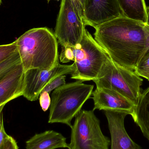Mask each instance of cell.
<instances>
[{
  "label": "cell",
  "mask_w": 149,
  "mask_h": 149,
  "mask_svg": "<svg viewBox=\"0 0 149 149\" xmlns=\"http://www.w3.org/2000/svg\"><path fill=\"white\" fill-rule=\"evenodd\" d=\"M74 70L73 64L70 65L58 63L50 70L33 69L24 72L23 96L28 100H37L43 88L56 77L71 74Z\"/></svg>",
  "instance_id": "ba28073f"
},
{
  "label": "cell",
  "mask_w": 149,
  "mask_h": 149,
  "mask_svg": "<svg viewBox=\"0 0 149 149\" xmlns=\"http://www.w3.org/2000/svg\"><path fill=\"white\" fill-rule=\"evenodd\" d=\"M5 105L0 107V148L3 143L5 138H7L8 135L7 134L4 130L3 126V110Z\"/></svg>",
  "instance_id": "7402d4cb"
},
{
  "label": "cell",
  "mask_w": 149,
  "mask_h": 149,
  "mask_svg": "<svg viewBox=\"0 0 149 149\" xmlns=\"http://www.w3.org/2000/svg\"><path fill=\"white\" fill-rule=\"evenodd\" d=\"M123 15L117 0H86L85 25L94 28Z\"/></svg>",
  "instance_id": "9c48e42d"
},
{
  "label": "cell",
  "mask_w": 149,
  "mask_h": 149,
  "mask_svg": "<svg viewBox=\"0 0 149 149\" xmlns=\"http://www.w3.org/2000/svg\"><path fill=\"white\" fill-rule=\"evenodd\" d=\"M0 149H18L17 143L13 137L8 135L3 141Z\"/></svg>",
  "instance_id": "603a6c76"
},
{
  "label": "cell",
  "mask_w": 149,
  "mask_h": 149,
  "mask_svg": "<svg viewBox=\"0 0 149 149\" xmlns=\"http://www.w3.org/2000/svg\"><path fill=\"white\" fill-rule=\"evenodd\" d=\"M2 0H0V5H1V3Z\"/></svg>",
  "instance_id": "4316f807"
},
{
  "label": "cell",
  "mask_w": 149,
  "mask_h": 149,
  "mask_svg": "<svg viewBox=\"0 0 149 149\" xmlns=\"http://www.w3.org/2000/svg\"><path fill=\"white\" fill-rule=\"evenodd\" d=\"M47 1H48V2L49 3V2L50 1H51V0H47ZM56 1H59V0H56Z\"/></svg>",
  "instance_id": "484cf974"
},
{
  "label": "cell",
  "mask_w": 149,
  "mask_h": 149,
  "mask_svg": "<svg viewBox=\"0 0 149 149\" xmlns=\"http://www.w3.org/2000/svg\"><path fill=\"white\" fill-rule=\"evenodd\" d=\"M93 110L124 111L133 113L136 105L130 100L117 91L110 88L96 87L93 92Z\"/></svg>",
  "instance_id": "8fae6325"
},
{
  "label": "cell",
  "mask_w": 149,
  "mask_h": 149,
  "mask_svg": "<svg viewBox=\"0 0 149 149\" xmlns=\"http://www.w3.org/2000/svg\"><path fill=\"white\" fill-rule=\"evenodd\" d=\"M144 29H145V32H146V34H147V36H148L149 40V26L147 25V24H145Z\"/></svg>",
  "instance_id": "cb8c5ba5"
},
{
  "label": "cell",
  "mask_w": 149,
  "mask_h": 149,
  "mask_svg": "<svg viewBox=\"0 0 149 149\" xmlns=\"http://www.w3.org/2000/svg\"><path fill=\"white\" fill-rule=\"evenodd\" d=\"M15 42L11 43L0 45V63L17 52Z\"/></svg>",
  "instance_id": "ac0fdd59"
},
{
  "label": "cell",
  "mask_w": 149,
  "mask_h": 149,
  "mask_svg": "<svg viewBox=\"0 0 149 149\" xmlns=\"http://www.w3.org/2000/svg\"><path fill=\"white\" fill-rule=\"evenodd\" d=\"M131 116L149 141V87L141 93Z\"/></svg>",
  "instance_id": "5bb4252c"
},
{
  "label": "cell",
  "mask_w": 149,
  "mask_h": 149,
  "mask_svg": "<svg viewBox=\"0 0 149 149\" xmlns=\"http://www.w3.org/2000/svg\"><path fill=\"white\" fill-rule=\"evenodd\" d=\"M50 94L46 92H42L39 95V102L43 111H47L51 105V98Z\"/></svg>",
  "instance_id": "ffe728a7"
},
{
  "label": "cell",
  "mask_w": 149,
  "mask_h": 149,
  "mask_svg": "<svg viewBox=\"0 0 149 149\" xmlns=\"http://www.w3.org/2000/svg\"><path fill=\"white\" fill-rule=\"evenodd\" d=\"M103 111L111 135V149H142L130 137L125 129L124 120L130 113L117 110Z\"/></svg>",
  "instance_id": "30bf717a"
},
{
  "label": "cell",
  "mask_w": 149,
  "mask_h": 149,
  "mask_svg": "<svg viewBox=\"0 0 149 149\" xmlns=\"http://www.w3.org/2000/svg\"><path fill=\"white\" fill-rule=\"evenodd\" d=\"M21 63H22L21 58L18 52L0 63V80L16 66Z\"/></svg>",
  "instance_id": "2e32d148"
},
{
  "label": "cell",
  "mask_w": 149,
  "mask_h": 149,
  "mask_svg": "<svg viewBox=\"0 0 149 149\" xmlns=\"http://www.w3.org/2000/svg\"><path fill=\"white\" fill-rule=\"evenodd\" d=\"M145 24L122 15L95 27L94 39L114 63L134 71L149 47Z\"/></svg>",
  "instance_id": "6da1fadb"
},
{
  "label": "cell",
  "mask_w": 149,
  "mask_h": 149,
  "mask_svg": "<svg viewBox=\"0 0 149 149\" xmlns=\"http://www.w3.org/2000/svg\"><path fill=\"white\" fill-rule=\"evenodd\" d=\"M96 87L114 89L136 105L141 95L143 79L134 71L121 67L109 58L104 64L96 79Z\"/></svg>",
  "instance_id": "5b68a950"
},
{
  "label": "cell",
  "mask_w": 149,
  "mask_h": 149,
  "mask_svg": "<svg viewBox=\"0 0 149 149\" xmlns=\"http://www.w3.org/2000/svg\"><path fill=\"white\" fill-rule=\"evenodd\" d=\"M69 148L66 139L62 134L54 130H47L36 134L26 142V149Z\"/></svg>",
  "instance_id": "4fadbf2b"
},
{
  "label": "cell",
  "mask_w": 149,
  "mask_h": 149,
  "mask_svg": "<svg viewBox=\"0 0 149 149\" xmlns=\"http://www.w3.org/2000/svg\"><path fill=\"white\" fill-rule=\"evenodd\" d=\"M93 85L81 81L65 83L54 89L51 96L49 123H61L71 128V121L91 97Z\"/></svg>",
  "instance_id": "277c9868"
},
{
  "label": "cell",
  "mask_w": 149,
  "mask_h": 149,
  "mask_svg": "<svg viewBox=\"0 0 149 149\" xmlns=\"http://www.w3.org/2000/svg\"><path fill=\"white\" fill-rule=\"evenodd\" d=\"M147 19L146 24L149 26V6L147 7Z\"/></svg>",
  "instance_id": "d4e9b609"
},
{
  "label": "cell",
  "mask_w": 149,
  "mask_h": 149,
  "mask_svg": "<svg viewBox=\"0 0 149 149\" xmlns=\"http://www.w3.org/2000/svg\"><path fill=\"white\" fill-rule=\"evenodd\" d=\"M117 1L123 16L146 24L147 7L145 0H117Z\"/></svg>",
  "instance_id": "9a60e30c"
},
{
  "label": "cell",
  "mask_w": 149,
  "mask_h": 149,
  "mask_svg": "<svg viewBox=\"0 0 149 149\" xmlns=\"http://www.w3.org/2000/svg\"><path fill=\"white\" fill-rule=\"evenodd\" d=\"M86 25L69 0H62L54 34L62 47L74 46L81 41Z\"/></svg>",
  "instance_id": "52a82bcc"
},
{
  "label": "cell",
  "mask_w": 149,
  "mask_h": 149,
  "mask_svg": "<svg viewBox=\"0 0 149 149\" xmlns=\"http://www.w3.org/2000/svg\"><path fill=\"white\" fill-rule=\"evenodd\" d=\"M75 117L69 149H109L111 141L102 133L93 110H81Z\"/></svg>",
  "instance_id": "8992f818"
},
{
  "label": "cell",
  "mask_w": 149,
  "mask_h": 149,
  "mask_svg": "<svg viewBox=\"0 0 149 149\" xmlns=\"http://www.w3.org/2000/svg\"><path fill=\"white\" fill-rule=\"evenodd\" d=\"M134 71L140 77H143L149 81V48L138 62Z\"/></svg>",
  "instance_id": "e0dca14e"
},
{
  "label": "cell",
  "mask_w": 149,
  "mask_h": 149,
  "mask_svg": "<svg viewBox=\"0 0 149 149\" xmlns=\"http://www.w3.org/2000/svg\"><path fill=\"white\" fill-rule=\"evenodd\" d=\"M109 58L86 28L81 42L74 46L62 47L59 56L62 63L74 62V70L71 78L82 82L96 79Z\"/></svg>",
  "instance_id": "3957f363"
},
{
  "label": "cell",
  "mask_w": 149,
  "mask_h": 149,
  "mask_svg": "<svg viewBox=\"0 0 149 149\" xmlns=\"http://www.w3.org/2000/svg\"><path fill=\"white\" fill-rule=\"evenodd\" d=\"M24 72L21 63L0 80V107L23 95Z\"/></svg>",
  "instance_id": "7c38bea8"
},
{
  "label": "cell",
  "mask_w": 149,
  "mask_h": 149,
  "mask_svg": "<svg viewBox=\"0 0 149 149\" xmlns=\"http://www.w3.org/2000/svg\"><path fill=\"white\" fill-rule=\"evenodd\" d=\"M15 42L24 72L33 69L50 70L59 63L58 41L48 28L31 29Z\"/></svg>",
  "instance_id": "7a4b0ae2"
},
{
  "label": "cell",
  "mask_w": 149,
  "mask_h": 149,
  "mask_svg": "<svg viewBox=\"0 0 149 149\" xmlns=\"http://www.w3.org/2000/svg\"><path fill=\"white\" fill-rule=\"evenodd\" d=\"M65 78L66 76L65 75H61L56 77L47 86H45L42 92H46L50 93L52 90H54L58 87L66 83Z\"/></svg>",
  "instance_id": "d6986e66"
},
{
  "label": "cell",
  "mask_w": 149,
  "mask_h": 149,
  "mask_svg": "<svg viewBox=\"0 0 149 149\" xmlns=\"http://www.w3.org/2000/svg\"><path fill=\"white\" fill-rule=\"evenodd\" d=\"M74 9L79 13L83 20L85 18V3L86 0H69Z\"/></svg>",
  "instance_id": "44dd1931"
}]
</instances>
